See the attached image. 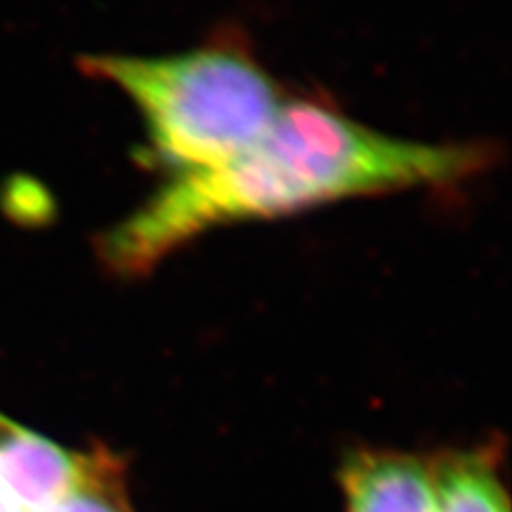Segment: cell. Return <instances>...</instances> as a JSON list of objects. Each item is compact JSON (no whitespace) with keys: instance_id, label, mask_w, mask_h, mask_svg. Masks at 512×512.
I'll use <instances>...</instances> for the list:
<instances>
[{"instance_id":"obj_1","label":"cell","mask_w":512,"mask_h":512,"mask_svg":"<svg viewBox=\"0 0 512 512\" xmlns=\"http://www.w3.org/2000/svg\"><path fill=\"white\" fill-rule=\"evenodd\" d=\"M495 158L489 141L393 137L325 99H286L248 150L216 169L167 178L96 246L111 274L139 278L214 229L357 197L455 188L491 169Z\"/></svg>"},{"instance_id":"obj_2","label":"cell","mask_w":512,"mask_h":512,"mask_svg":"<svg viewBox=\"0 0 512 512\" xmlns=\"http://www.w3.org/2000/svg\"><path fill=\"white\" fill-rule=\"evenodd\" d=\"M82 67L137 109L146 133L141 160L165 180L229 163L265 135L286 103L239 35L163 56H86Z\"/></svg>"},{"instance_id":"obj_3","label":"cell","mask_w":512,"mask_h":512,"mask_svg":"<svg viewBox=\"0 0 512 512\" xmlns=\"http://www.w3.org/2000/svg\"><path fill=\"white\" fill-rule=\"evenodd\" d=\"M96 457L71 453L0 414V491L22 512H41L71 493Z\"/></svg>"},{"instance_id":"obj_4","label":"cell","mask_w":512,"mask_h":512,"mask_svg":"<svg viewBox=\"0 0 512 512\" xmlns=\"http://www.w3.org/2000/svg\"><path fill=\"white\" fill-rule=\"evenodd\" d=\"M348 512H434V476L421 459L363 451L344 468Z\"/></svg>"},{"instance_id":"obj_5","label":"cell","mask_w":512,"mask_h":512,"mask_svg":"<svg viewBox=\"0 0 512 512\" xmlns=\"http://www.w3.org/2000/svg\"><path fill=\"white\" fill-rule=\"evenodd\" d=\"M434 476V512H510L493 461L480 453H459L438 461Z\"/></svg>"},{"instance_id":"obj_6","label":"cell","mask_w":512,"mask_h":512,"mask_svg":"<svg viewBox=\"0 0 512 512\" xmlns=\"http://www.w3.org/2000/svg\"><path fill=\"white\" fill-rule=\"evenodd\" d=\"M41 512H131V508L122 493L116 463L99 455L84 483Z\"/></svg>"},{"instance_id":"obj_7","label":"cell","mask_w":512,"mask_h":512,"mask_svg":"<svg viewBox=\"0 0 512 512\" xmlns=\"http://www.w3.org/2000/svg\"><path fill=\"white\" fill-rule=\"evenodd\" d=\"M0 512H22V510L15 506L3 491H0Z\"/></svg>"}]
</instances>
